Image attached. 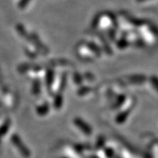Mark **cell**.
Masks as SVG:
<instances>
[{"label": "cell", "instance_id": "obj_1", "mask_svg": "<svg viewBox=\"0 0 158 158\" xmlns=\"http://www.w3.org/2000/svg\"><path fill=\"white\" fill-rule=\"evenodd\" d=\"M73 122H74V124L76 125L83 133H85V135H90V134H91V127H90V126H89L87 123H85L83 119H81V118L77 117V118H75L74 119H73Z\"/></svg>", "mask_w": 158, "mask_h": 158}, {"label": "cell", "instance_id": "obj_2", "mask_svg": "<svg viewBox=\"0 0 158 158\" xmlns=\"http://www.w3.org/2000/svg\"><path fill=\"white\" fill-rule=\"evenodd\" d=\"M31 40L33 41L34 44H37V48L38 49L40 50V51H43V52H47L48 50H47V48H45V46L44 45V44H42L41 41L40 40V39L38 38V36L36 35H35V33H33L32 35H31Z\"/></svg>", "mask_w": 158, "mask_h": 158}, {"label": "cell", "instance_id": "obj_3", "mask_svg": "<svg viewBox=\"0 0 158 158\" xmlns=\"http://www.w3.org/2000/svg\"><path fill=\"white\" fill-rule=\"evenodd\" d=\"M48 110H49V105L48 103L41 104L36 108V112L39 115H45L46 114H48Z\"/></svg>", "mask_w": 158, "mask_h": 158}, {"label": "cell", "instance_id": "obj_4", "mask_svg": "<svg viewBox=\"0 0 158 158\" xmlns=\"http://www.w3.org/2000/svg\"><path fill=\"white\" fill-rule=\"evenodd\" d=\"M53 78H54V73L52 69H49L46 72V76H45V81H46V85L48 87L51 86V85L53 82Z\"/></svg>", "mask_w": 158, "mask_h": 158}, {"label": "cell", "instance_id": "obj_5", "mask_svg": "<svg viewBox=\"0 0 158 158\" xmlns=\"http://www.w3.org/2000/svg\"><path fill=\"white\" fill-rule=\"evenodd\" d=\"M63 104V96L60 94H57L53 100V106L56 109H60Z\"/></svg>", "mask_w": 158, "mask_h": 158}, {"label": "cell", "instance_id": "obj_6", "mask_svg": "<svg viewBox=\"0 0 158 158\" xmlns=\"http://www.w3.org/2000/svg\"><path fill=\"white\" fill-rule=\"evenodd\" d=\"M40 89H41L40 82L39 80H35L33 82V84H32V88H31L32 93H33L35 95H38V94H40Z\"/></svg>", "mask_w": 158, "mask_h": 158}, {"label": "cell", "instance_id": "obj_7", "mask_svg": "<svg viewBox=\"0 0 158 158\" xmlns=\"http://www.w3.org/2000/svg\"><path fill=\"white\" fill-rule=\"evenodd\" d=\"M16 30L19 31V35H20L21 36H23V37H25V38L27 36V31H26V29H25L24 27H23V26H21V25H18L16 27Z\"/></svg>", "mask_w": 158, "mask_h": 158}, {"label": "cell", "instance_id": "obj_8", "mask_svg": "<svg viewBox=\"0 0 158 158\" xmlns=\"http://www.w3.org/2000/svg\"><path fill=\"white\" fill-rule=\"evenodd\" d=\"M124 101V97L123 95L118 96V98H116V102H115V106H114V108H118V107H120V106L122 105V103Z\"/></svg>", "mask_w": 158, "mask_h": 158}, {"label": "cell", "instance_id": "obj_9", "mask_svg": "<svg viewBox=\"0 0 158 158\" xmlns=\"http://www.w3.org/2000/svg\"><path fill=\"white\" fill-rule=\"evenodd\" d=\"M127 45V41L125 40L124 39H121V40H119L118 42H117V46H118V48H126V46Z\"/></svg>", "mask_w": 158, "mask_h": 158}, {"label": "cell", "instance_id": "obj_10", "mask_svg": "<svg viewBox=\"0 0 158 158\" xmlns=\"http://www.w3.org/2000/svg\"><path fill=\"white\" fill-rule=\"evenodd\" d=\"M73 81H74L76 84L80 85L82 82V77L80 74H78V73H74V75H73Z\"/></svg>", "mask_w": 158, "mask_h": 158}, {"label": "cell", "instance_id": "obj_11", "mask_svg": "<svg viewBox=\"0 0 158 158\" xmlns=\"http://www.w3.org/2000/svg\"><path fill=\"white\" fill-rule=\"evenodd\" d=\"M89 91H90V88L89 87H81L78 90V94L80 95H84V94L89 93Z\"/></svg>", "mask_w": 158, "mask_h": 158}]
</instances>
